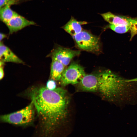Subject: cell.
Returning a JSON list of instances; mask_svg holds the SVG:
<instances>
[{
	"instance_id": "6da1fadb",
	"label": "cell",
	"mask_w": 137,
	"mask_h": 137,
	"mask_svg": "<svg viewBox=\"0 0 137 137\" xmlns=\"http://www.w3.org/2000/svg\"><path fill=\"white\" fill-rule=\"evenodd\" d=\"M29 93L40 119V137H66L68 134L62 129L68 114L67 91L61 88L50 90L45 86L33 88Z\"/></svg>"
},
{
	"instance_id": "7a4b0ae2",
	"label": "cell",
	"mask_w": 137,
	"mask_h": 137,
	"mask_svg": "<svg viewBox=\"0 0 137 137\" xmlns=\"http://www.w3.org/2000/svg\"><path fill=\"white\" fill-rule=\"evenodd\" d=\"M130 82L110 71L105 70L98 80V91L110 101L123 100L129 94Z\"/></svg>"
},
{
	"instance_id": "3957f363",
	"label": "cell",
	"mask_w": 137,
	"mask_h": 137,
	"mask_svg": "<svg viewBox=\"0 0 137 137\" xmlns=\"http://www.w3.org/2000/svg\"><path fill=\"white\" fill-rule=\"evenodd\" d=\"M34 106L31 101L28 105L21 110L1 116L0 120L3 122L16 125L23 126L29 125L34 120Z\"/></svg>"
},
{
	"instance_id": "277c9868",
	"label": "cell",
	"mask_w": 137,
	"mask_h": 137,
	"mask_svg": "<svg viewBox=\"0 0 137 137\" xmlns=\"http://www.w3.org/2000/svg\"><path fill=\"white\" fill-rule=\"evenodd\" d=\"M73 37L79 49L96 54L100 51L101 45L99 38L89 32L82 30Z\"/></svg>"
},
{
	"instance_id": "5b68a950",
	"label": "cell",
	"mask_w": 137,
	"mask_h": 137,
	"mask_svg": "<svg viewBox=\"0 0 137 137\" xmlns=\"http://www.w3.org/2000/svg\"><path fill=\"white\" fill-rule=\"evenodd\" d=\"M85 74L82 66L78 63L73 62L64 70L60 80V83L63 86L79 83Z\"/></svg>"
},
{
	"instance_id": "8992f818",
	"label": "cell",
	"mask_w": 137,
	"mask_h": 137,
	"mask_svg": "<svg viewBox=\"0 0 137 137\" xmlns=\"http://www.w3.org/2000/svg\"><path fill=\"white\" fill-rule=\"evenodd\" d=\"M100 14L110 24L129 27L131 33L130 40L137 34V18L116 15L110 12Z\"/></svg>"
},
{
	"instance_id": "52a82bcc",
	"label": "cell",
	"mask_w": 137,
	"mask_h": 137,
	"mask_svg": "<svg viewBox=\"0 0 137 137\" xmlns=\"http://www.w3.org/2000/svg\"><path fill=\"white\" fill-rule=\"evenodd\" d=\"M80 53L79 50H74L58 46L53 49L48 56L52 59L60 61L65 66L69 64L73 58L79 56Z\"/></svg>"
},
{
	"instance_id": "ba28073f",
	"label": "cell",
	"mask_w": 137,
	"mask_h": 137,
	"mask_svg": "<svg viewBox=\"0 0 137 137\" xmlns=\"http://www.w3.org/2000/svg\"><path fill=\"white\" fill-rule=\"evenodd\" d=\"M35 24L34 22L28 20L19 14L12 18L6 24L9 29V34H11L26 26Z\"/></svg>"
},
{
	"instance_id": "9c48e42d",
	"label": "cell",
	"mask_w": 137,
	"mask_h": 137,
	"mask_svg": "<svg viewBox=\"0 0 137 137\" xmlns=\"http://www.w3.org/2000/svg\"><path fill=\"white\" fill-rule=\"evenodd\" d=\"M0 61L4 63L12 62L16 63L24 64V62L8 47L1 42L0 43Z\"/></svg>"
},
{
	"instance_id": "30bf717a",
	"label": "cell",
	"mask_w": 137,
	"mask_h": 137,
	"mask_svg": "<svg viewBox=\"0 0 137 137\" xmlns=\"http://www.w3.org/2000/svg\"><path fill=\"white\" fill-rule=\"evenodd\" d=\"M87 23V22L85 21H78L73 17L71 16L70 19L62 27V28L73 37L82 30V25Z\"/></svg>"
},
{
	"instance_id": "8fae6325",
	"label": "cell",
	"mask_w": 137,
	"mask_h": 137,
	"mask_svg": "<svg viewBox=\"0 0 137 137\" xmlns=\"http://www.w3.org/2000/svg\"><path fill=\"white\" fill-rule=\"evenodd\" d=\"M65 66L60 61L52 59L50 71L51 79L55 81L60 80L65 70Z\"/></svg>"
},
{
	"instance_id": "7c38bea8",
	"label": "cell",
	"mask_w": 137,
	"mask_h": 137,
	"mask_svg": "<svg viewBox=\"0 0 137 137\" xmlns=\"http://www.w3.org/2000/svg\"><path fill=\"white\" fill-rule=\"evenodd\" d=\"M16 2L14 1H10L6 5L0 8V18L5 24L12 18L19 15L10 8V6Z\"/></svg>"
},
{
	"instance_id": "4fadbf2b",
	"label": "cell",
	"mask_w": 137,
	"mask_h": 137,
	"mask_svg": "<svg viewBox=\"0 0 137 137\" xmlns=\"http://www.w3.org/2000/svg\"><path fill=\"white\" fill-rule=\"evenodd\" d=\"M109 27L112 30L119 33H124L130 30L129 27L126 26L109 24Z\"/></svg>"
},
{
	"instance_id": "5bb4252c",
	"label": "cell",
	"mask_w": 137,
	"mask_h": 137,
	"mask_svg": "<svg viewBox=\"0 0 137 137\" xmlns=\"http://www.w3.org/2000/svg\"><path fill=\"white\" fill-rule=\"evenodd\" d=\"M56 87L55 81L52 79L48 80L47 82L46 87L50 90H54L56 89Z\"/></svg>"
},
{
	"instance_id": "9a60e30c",
	"label": "cell",
	"mask_w": 137,
	"mask_h": 137,
	"mask_svg": "<svg viewBox=\"0 0 137 137\" xmlns=\"http://www.w3.org/2000/svg\"><path fill=\"white\" fill-rule=\"evenodd\" d=\"M9 2V0H0V8L6 5Z\"/></svg>"
},
{
	"instance_id": "2e32d148",
	"label": "cell",
	"mask_w": 137,
	"mask_h": 137,
	"mask_svg": "<svg viewBox=\"0 0 137 137\" xmlns=\"http://www.w3.org/2000/svg\"><path fill=\"white\" fill-rule=\"evenodd\" d=\"M0 79L1 80L3 78L4 76V72L3 65L0 66Z\"/></svg>"
},
{
	"instance_id": "e0dca14e",
	"label": "cell",
	"mask_w": 137,
	"mask_h": 137,
	"mask_svg": "<svg viewBox=\"0 0 137 137\" xmlns=\"http://www.w3.org/2000/svg\"><path fill=\"white\" fill-rule=\"evenodd\" d=\"M7 37L6 35L3 33H1L0 34V42L4 39Z\"/></svg>"
},
{
	"instance_id": "ac0fdd59",
	"label": "cell",
	"mask_w": 137,
	"mask_h": 137,
	"mask_svg": "<svg viewBox=\"0 0 137 137\" xmlns=\"http://www.w3.org/2000/svg\"><path fill=\"white\" fill-rule=\"evenodd\" d=\"M128 81L130 82L137 81V78L132 79L128 80Z\"/></svg>"
},
{
	"instance_id": "d6986e66",
	"label": "cell",
	"mask_w": 137,
	"mask_h": 137,
	"mask_svg": "<svg viewBox=\"0 0 137 137\" xmlns=\"http://www.w3.org/2000/svg\"><path fill=\"white\" fill-rule=\"evenodd\" d=\"M9 1H16V0H9Z\"/></svg>"
}]
</instances>
